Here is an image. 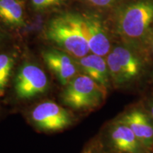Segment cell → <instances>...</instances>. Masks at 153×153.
Wrapping results in <instances>:
<instances>
[{
	"instance_id": "cell-8",
	"label": "cell",
	"mask_w": 153,
	"mask_h": 153,
	"mask_svg": "<svg viewBox=\"0 0 153 153\" xmlns=\"http://www.w3.org/2000/svg\"><path fill=\"white\" fill-rule=\"evenodd\" d=\"M118 121L125 123L132 130L145 149L153 147V119L140 108L126 112Z\"/></svg>"
},
{
	"instance_id": "cell-17",
	"label": "cell",
	"mask_w": 153,
	"mask_h": 153,
	"mask_svg": "<svg viewBox=\"0 0 153 153\" xmlns=\"http://www.w3.org/2000/svg\"><path fill=\"white\" fill-rule=\"evenodd\" d=\"M7 36L6 31L0 27V51L3 49L4 47L6 41H7Z\"/></svg>"
},
{
	"instance_id": "cell-13",
	"label": "cell",
	"mask_w": 153,
	"mask_h": 153,
	"mask_svg": "<svg viewBox=\"0 0 153 153\" xmlns=\"http://www.w3.org/2000/svg\"><path fill=\"white\" fill-rule=\"evenodd\" d=\"M14 64L15 58L12 53L1 49L0 51V98L7 92Z\"/></svg>"
},
{
	"instance_id": "cell-11",
	"label": "cell",
	"mask_w": 153,
	"mask_h": 153,
	"mask_svg": "<svg viewBox=\"0 0 153 153\" xmlns=\"http://www.w3.org/2000/svg\"><path fill=\"white\" fill-rule=\"evenodd\" d=\"M25 26V9L22 0H0V27L16 29Z\"/></svg>"
},
{
	"instance_id": "cell-15",
	"label": "cell",
	"mask_w": 153,
	"mask_h": 153,
	"mask_svg": "<svg viewBox=\"0 0 153 153\" xmlns=\"http://www.w3.org/2000/svg\"><path fill=\"white\" fill-rule=\"evenodd\" d=\"M31 7L36 11L41 12L60 7L68 0H30Z\"/></svg>"
},
{
	"instance_id": "cell-7",
	"label": "cell",
	"mask_w": 153,
	"mask_h": 153,
	"mask_svg": "<svg viewBox=\"0 0 153 153\" xmlns=\"http://www.w3.org/2000/svg\"><path fill=\"white\" fill-rule=\"evenodd\" d=\"M82 17L90 52L102 57L107 56L111 46L106 27L100 17L89 13L83 14Z\"/></svg>"
},
{
	"instance_id": "cell-2",
	"label": "cell",
	"mask_w": 153,
	"mask_h": 153,
	"mask_svg": "<svg viewBox=\"0 0 153 153\" xmlns=\"http://www.w3.org/2000/svg\"><path fill=\"white\" fill-rule=\"evenodd\" d=\"M153 24V0H133L122 4L115 14V30L129 45L143 43Z\"/></svg>"
},
{
	"instance_id": "cell-5",
	"label": "cell",
	"mask_w": 153,
	"mask_h": 153,
	"mask_svg": "<svg viewBox=\"0 0 153 153\" xmlns=\"http://www.w3.org/2000/svg\"><path fill=\"white\" fill-rule=\"evenodd\" d=\"M30 117L37 128L46 132L62 131L72 125L71 114L54 101H43L32 111Z\"/></svg>"
},
{
	"instance_id": "cell-4",
	"label": "cell",
	"mask_w": 153,
	"mask_h": 153,
	"mask_svg": "<svg viewBox=\"0 0 153 153\" xmlns=\"http://www.w3.org/2000/svg\"><path fill=\"white\" fill-rule=\"evenodd\" d=\"M48 86L45 72L39 66L26 62L19 68L14 78V94L22 100L31 99L45 93Z\"/></svg>"
},
{
	"instance_id": "cell-18",
	"label": "cell",
	"mask_w": 153,
	"mask_h": 153,
	"mask_svg": "<svg viewBox=\"0 0 153 153\" xmlns=\"http://www.w3.org/2000/svg\"><path fill=\"white\" fill-rule=\"evenodd\" d=\"M149 112H150V115L153 119V99L149 103Z\"/></svg>"
},
{
	"instance_id": "cell-6",
	"label": "cell",
	"mask_w": 153,
	"mask_h": 153,
	"mask_svg": "<svg viewBox=\"0 0 153 153\" xmlns=\"http://www.w3.org/2000/svg\"><path fill=\"white\" fill-rule=\"evenodd\" d=\"M42 57L48 68L62 85H68V82L79 73V69L75 58L62 50H44L42 52Z\"/></svg>"
},
{
	"instance_id": "cell-12",
	"label": "cell",
	"mask_w": 153,
	"mask_h": 153,
	"mask_svg": "<svg viewBox=\"0 0 153 153\" xmlns=\"http://www.w3.org/2000/svg\"><path fill=\"white\" fill-rule=\"evenodd\" d=\"M112 51L117 57L128 83L140 74L143 70L142 62L128 47L117 45L113 48Z\"/></svg>"
},
{
	"instance_id": "cell-16",
	"label": "cell",
	"mask_w": 153,
	"mask_h": 153,
	"mask_svg": "<svg viewBox=\"0 0 153 153\" xmlns=\"http://www.w3.org/2000/svg\"><path fill=\"white\" fill-rule=\"evenodd\" d=\"M87 1L96 7L108 9L116 5L120 0H87Z\"/></svg>"
},
{
	"instance_id": "cell-9",
	"label": "cell",
	"mask_w": 153,
	"mask_h": 153,
	"mask_svg": "<svg viewBox=\"0 0 153 153\" xmlns=\"http://www.w3.org/2000/svg\"><path fill=\"white\" fill-rule=\"evenodd\" d=\"M75 60L79 71L82 74L89 76L107 91L110 86L111 77L104 57L89 53L81 58Z\"/></svg>"
},
{
	"instance_id": "cell-19",
	"label": "cell",
	"mask_w": 153,
	"mask_h": 153,
	"mask_svg": "<svg viewBox=\"0 0 153 153\" xmlns=\"http://www.w3.org/2000/svg\"><path fill=\"white\" fill-rule=\"evenodd\" d=\"M152 50H153V38H152Z\"/></svg>"
},
{
	"instance_id": "cell-3",
	"label": "cell",
	"mask_w": 153,
	"mask_h": 153,
	"mask_svg": "<svg viewBox=\"0 0 153 153\" xmlns=\"http://www.w3.org/2000/svg\"><path fill=\"white\" fill-rule=\"evenodd\" d=\"M106 90L89 76L78 74L65 85L61 99L65 106L78 111L93 109L106 97Z\"/></svg>"
},
{
	"instance_id": "cell-10",
	"label": "cell",
	"mask_w": 153,
	"mask_h": 153,
	"mask_svg": "<svg viewBox=\"0 0 153 153\" xmlns=\"http://www.w3.org/2000/svg\"><path fill=\"white\" fill-rule=\"evenodd\" d=\"M113 147L122 153H145V148L132 130L125 123L116 121L110 131Z\"/></svg>"
},
{
	"instance_id": "cell-1",
	"label": "cell",
	"mask_w": 153,
	"mask_h": 153,
	"mask_svg": "<svg viewBox=\"0 0 153 153\" xmlns=\"http://www.w3.org/2000/svg\"><path fill=\"white\" fill-rule=\"evenodd\" d=\"M45 36L57 48L75 59L90 52L81 14L66 12L54 16L45 26Z\"/></svg>"
},
{
	"instance_id": "cell-14",
	"label": "cell",
	"mask_w": 153,
	"mask_h": 153,
	"mask_svg": "<svg viewBox=\"0 0 153 153\" xmlns=\"http://www.w3.org/2000/svg\"><path fill=\"white\" fill-rule=\"evenodd\" d=\"M106 60L109 71L111 80L114 84V85L116 87H120L127 84L128 82L121 66L116 55L112 51L107 55Z\"/></svg>"
}]
</instances>
